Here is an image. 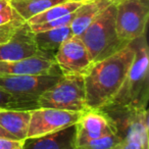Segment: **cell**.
Here are the masks:
<instances>
[{
    "instance_id": "5bb4252c",
    "label": "cell",
    "mask_w": 149,
    "mask_h": 149,
    "mask_svg": "<svg viewBox=\"0 0 149 149\" xmlns=\"http://www.w3.org/2000/svg\"><path fill=\"white\" fill-rule=\"evenodd\" d=\"M114 0H88L83 2L74 13V19L70 23L72 35L81 36L88 26L109 6Z\"/></svg>"
},
{
    "instance_id": "277c9868",
    "label": "cell",
    "mask_w": 149,
    "mask_h": 149,
    "mask_svg": "<svg viewBox=\"0 0 149 149\" xmlns=\"http://www.w3.org/2000/svg\"><path fill=\"white\" fill-rule=\"evenodd\" d=\"M103 110L113 120L120 136L114 149H149L147 108L105 107Z\"/></svg>"
},
{
    "instance_id": "2e32d148",
    "label": "cell",
    "mask_w": 149,
    "mask_h": 149,
    "mask_svg": "<svg viewBox=\"0 0 149 149\" xmlns=\"http://www.w3.org/2000/svg\"><path fill=\"white\" fill-rule=\"evenodd\" d=\"M72 36L70 26L34 33V40L39 52L53 57L62 43Z\"/></svg>"
},
{
    "instance_id": "4316f807",
    "label": "cell",
    "mask_w": 149,
    "mask_h": 149,
    "mask_svg": "<svg viewBox=\"0 0 149 149\" xmlns=\"http://www.w3.org/2000/svg\"><path fill=\"white\" fill-rule=\"evenodd\" d=\"M70 1H77V2H82V0H70Z\"/></svg>"
},
{
    "instance_id": "484cf974",
    "label": "cell",
    "mask_w": 149,
    "mask_h": 149,
    "mask_svg": "<svg viewBox=\"0 0 149 149\" xmlns=\"http://www.w3.org/2000/svg\"><path fill=\"white\" fill-rule=\"evenodd\" d=\"M9 5V0H0V11Z\"/></svg>"
},
{
    "instance_id": "e0dca14e",
    "label": "cell",
    "mask_w": 149,
    "mask_h": 149,
    "mask_svg": "<svg viewBox=\"0 0 149 149\" xmlns=\"http://www.w3.org/2000/svg\"><path fill=\"white\" fill-rule=\"evenodd\" d=\"M66 1L70 0H9V3L17 15L25 22H28L46 9Z\"/></svg>"
},
{
    "instance_id": "5b68a950",
    "label": "cell",
    "mask_w": 149,
    "mask_h": 149,
    "mask_svg": "<svg viewBox=\"0 0 149 149\" xmlns=\"http://www.w3.org/2000/svg\"><path fill=\"white\" fill-rule=\"evenodd\" d=\"M37 107L68 111H85L86 91L84 76H62L55 84L39 96Z\"/></svg>"
},
{
    "instance_id": "8fae6325",
    "label": "cell",
    "mask_w": 149,
    "mask_h": 149,
    "mask_svg": "<svg viewBox=\"0 0 149 149\" xmlns=\"http://www.w3.org/2000/svg\"><path fill=\"white\" fill-rule=\"evenodd\" d=\"M49 74H60V72L54 58L43 53L22 60H0V77Z\"/></svg>"
},
{
    "instance_id": "ffe728a7",
    "label": "cell",
    "mask_w": 149,
    "mask_h": 149,
    "mask_svg": "<svg viewBox=\"0 0 149 149\" xmlns=\"http://www.w3.org/2000/svg\"><path fill=\"white\" fill-rule=\"evenodd\" d=\"M74 13H70V15H64V17H59V19H57L47 22V23L29 26L30 30H31L33 33H38V32L57 29V28L65 27V26H70V23H72V19H74Z\"/></svg>"
},
{
    "instance_id": "4fadbf2b",
    "label": "cell",
    "mask_w": 149,
    "mask_h": 149,
    "mask_svg": "<svg viewBox=\"0 0 149 149\" xmlns=\"http://www.w3.org/2000/svg\"><path fill=\"white\" fill-rule=\"evenodd\" d=\"M31 109L0 108V127L17 140L27 139Z\"/></svg>"
},
{
    "instance_id": "cb8c5ba5",
    "label": "cell",
    "mask_w": 149,
    "mask_h": 149,
    "mask_svg": "<svg viewBox=\"0 0 149 149\" xmlns=\"http://www.w3.org/2000/svg\"><path fill=\"white\" fill-rule=\"evenodd\" d=\"M25 141L0 137V149H24Z\"/></svg>"
},
{
    "instance_id": "7402d4cb",
    "label": "cell",
    "mask_w": 149,
    "mask_h": 149,
    "mask_svg": "<svg viewBox=\"0 0 149 149\" xmlns=\"http://www.w3.org/2000/svg\"><path fill=\"white\" fill-rule=\"evenodd\" d=\"M24 23H26L23 19H17L15 21L10 22L7 25L0 27V44L4 43V42L8 41L13 35L15 34V32L23 25Z\"/></svg>"
},
{
    "instance_id": "9a60e30c",
    "label": "cell",
    "mask_w": 149,
    "mask_h": 149,
    "mask_svg": "<svg viewBox=\"0 0 149 149\" xmlns=\"http://www.w3.org/2000/svg\"><path fill=\"white\" fill-rule=\"evenodd\" d=\"M24 149H77L74 125L43 137L26 139Z\"/></svg>"
},
{
    "instance_id": "30bf717a",
    "label": "cell",
    "mask_w": 149,
    "mask_h": 149,
    "mask_svg": "<svg viewBox=\"0 0 149 149\" xmlns=\"http://www.w3.org/2000/svg\"><path fill=\"white\" fill-rule=\"evenodd\" d=\"M118 133L113 120L103 109H86L74 125L76 148L90 141Z\"/></svg>"
},
{
    "instance_id": "6da1fadb",
    "label": "cell",
    "mask_w": 149,
    "mask_h": 149,
    "mask_svg": "<svg viewBox=\"0 0 149 149\" xmlns=\"http://www.w3.org/2000/svg\"><path fill=\"white\" fill-rule=\"evenodd\" d=\"M135 55L136 48L132 41L114 54L92 64L84 76L88 109H103L111 103L124 83Z\"/></svg>"
},
{
    "instance_id": "603a6c76",
    "label": "cell",
    "mask_w": 149,
    "mask_h": 149,
    "mask_svg": "<svg viewBox=\"0 0 149 149\" xmlns=\"http://www.w3.org/2000/svg\"><path fill=\"white\" fill-rule=\"evenodd\" d=\"M17 19H22V17L17 15V11L11 7L10 3H9L8 6H6L3 10L0 11V27H3Z\"/></svg>"
},
{
    "instance_id": "7a4b0ae2",
    "label": "cell",
    "mask_w": 149,
    "mask_h": 149,
    "mask_svg": "<svg viewBox=\"0 0 149 149\" xmlns=\"http://www.w3.org/2000/svg\"><path fill=\"white\" fill-rule=\"evenodd\" d=\"M136 48L134 61L120 89L106 107L144 109L147 108L149 94V57L146 34L133 40Z\"/></svg>"
},
{
    "instance_id": "44dd1931",
    "label": "cell",
    "mask_w": 149,
    "mask_h": 149,
    "mask_svg": "<svg viewBox=\"0 0 149 149\" xmlns=\"http://www.w3.org/2000/svg\"><path fill=\"white\" fill-rule=\"evenodd\" d=\"M0 108H19V109H33V106L29 105L27 103H24L3 90L0 89Z\"/></svg>"
},
{
    "instance_id": "9c48e42d",
    "label": "cell",
    "mask_w": 149,
    "mask_h": 149,
    "mask_svg": "<svg viewBox=\"0 0 149 149\" xmlns=\"http://www.w3.org/2000/svg\"><path fill=\"white\" fill-rule=\"evenodd\" d=\"M53 58L62 76H85L93 64L81 37L74 35L60 45Z\"/></svg>"
},
{
    "instance_id": "83f0119b",
    "label": "cell",
    "mask_w": 149,
    "mask_h": 149,
    "mask_svg": "<svg viewBox=\"0 0 149 149\" xmlns=\"http://www.w3.org/2000/svg\"><path fill=\"white\" fill-rule=\"evenodd\" d=\"M85 1H88V0H82V2H85Z\"/></svg>"
},
{
    "instance_id": "7c38bea8",
    "label": "cell",
    "mask_w": 149,
    "mask_h": 149,
    "mask_svg": "<svg viewBox=\"0 0 149 149\" xmlns=\"http://www.w3.org/2000/svg\"><path fill=\"white\" fill-rule=\"evenodd\" d=\"M41 54L36 46L34 33L24 23L8 41L0 44V60H22Z\"/></svg>"
},
{
    "instance_id": "8992f818",
    "label": "cell",
    "mask_w": 149,
    "mask_h": 149,
    "mask_svg": "<svg viewBox=\"0 0 149 149\" xmlns=\"http://www.w3.org/2000/svg\"><path fill=\"white\" fill-rule=\"evenodd\" d=\"M118 38L128 44L145 35L149 19V0H114Z\"/></svg>"
},
{
    "instance_id": "3957f363",
    "label": "cell",
    "mask_w": 149,
    "mask_h": 149,
    "mask_svg": "<svg viewBox=\"0 0 149 149\" xmlns=\"http://www.w3.org/2000/svg\"><path fill=\"white\" fill-rule=\"evenodd\" d=\"M80 37L93 63L112 55L127 45L118 38L116 32L114 1L88 26Z\"/></svg>"
},
{
    "instance_id": "ac0fdd59",
    "label": "cell",
    "mask_w": 149,
    "mask_h": 149,
    "mask_svg": "<svg viewBox=\"0 0 149 149\" xmlns=\"http://www.w3.org/2000/svg\"><path fill=\"white\" fill-rule=\"evenodd\" d=\"M83 2H77V1H66V2L60 3V4L54 5L50 8L46 9L45 11L35 15L32 19H30L26 23L29 26L32 25H39L44 24L47 22L57 19L59 17H62L64 15H68L70 13H72Z\"/></svg>"
},
{
    "instance_id": "d6986e66",
    "label": "cell",
    "mask_w": 149,
    "mask_h": 149,
    "mask_svg": "<svg viewBox=\"0 0 149 149\" xmlns=\"http://www.w3.org/2000/svg\"><path fill=\"white\" fill-rule=\"evenodd\" d=\"M120 140V136L116 133L111 136L102 137L96 140L90 141L87 144L79 147L77 149H114L118 141Z\"/></svg>"
},
{
    "instance_id": "ba28073f",
    "label": "cell",
    "mask_w": 149,
    "mask_h": 149,
    "mask_svg": "<svg viewBox=\"0 0 149 149\" xmlns=\"http://www.w3.org/2000/svg\"><path fill=\"white\" fill-rule=\"evenodd\" d=\"M83 111H68L48 107L31 109L27 139L39 138L77 124Z\"/></svg>"
},
{
    "instance_id": "52a82bcc",
    "label": "cell",
    "mask_w": 149,
    "mask_h": 149,
    "mask_svg": "<svg viewBox=\"0 0 149 149\" xmlns=\"http://www.w3.org/2000/svg\"><path fill=\"white\" fill-rule=\"evenodd\" d=\"M60 77L61 74L0 77V89L19 101L36 108L39 96L52 87Z\"/></svg>"
},
{
    "instance_id": "d4e9b609",
    "label": "cell",
    "mask_w": 149,
    "mask_h": 149,
    "mask_svg": "<svg viewBox=\"0 0 149 149\" xmlns=\"http://www.w3.org/2000/svg\"><path fill=\"white\" fill-rule=\"evenodd\" d=\"M0 137H2V138H10V139H15V137H13L10 134H8V133L6 132V131L3 130L1 127H0Z\"/></svg>"
}]
</instances>
